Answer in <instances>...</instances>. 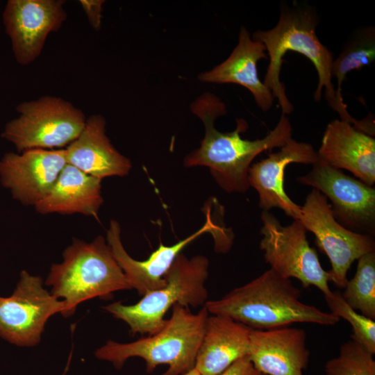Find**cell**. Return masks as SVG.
I'll return each instance as SVG.
<instances>
[{
    "instance_id": "6da1fadb",
    "label": "cell",
    "mask_w": 375,
    "mask_h": 375,
    "mask_svg": "<svg viewBox=\"0 0 375 375\" xmlns=\"http://www.w3.org/2000/svg\"><path fill=\"white\" fill-rule=\"evenodd\" d=\"M319 22L317 9L307 3L282 4L276 25L271 29L258 30L253 33L252 39L264 44L269 59L263 83L278 100L282 114L286 115L292 112L294 106L286 94L280 75L285 53L288 51L301 53L312 62L317 72L318 84L314 92V99L319 101L324 90L328 105L338 113L340 119L373 135L375 133L374 120L369 117L362 120L355 119L348 112L344 100L337 95L331 76L334 57L316 34Z\"/></svg>"
},
{
    "instance_id": "7a4b0ae2",
    "label": "cell",
    "mask_w": 375,
    "mask_h": 375,
    "mask_svg": "<svg viewBox=\"0 0 375 375\" xmlns=\"http://www.w3.org/2000/svg\"><path fill=\"white\" fill-rule=\"evenodd\" d=\"M192 112L205 126V135L199 149L187 156L186 167L206 166L219 185L227 192L244 193L249 188L248 173L253 159L263 151L281 148L292 138L289 119L281 115L274 129L262 139H242L248 124L238 119L236 128L223 133L215 128V119L226 113L225 104L215 94L206 92L191 105Z\"/></svg>"
},
{
    "instance_id": "3957f363",
    "label": "cell",
    "mask_w": 375,
    "mask_h": 375,
    "mask_svg": "<svg viewBox=\"0 0 375 375\" xmlns=\"http://www.w3.org/2000/svg\"><path fill=\"white\" fill-rule=\"evenodd\" d=\"M301 291L290 279L272 269L220 299L208 300L210 315L231 317L253 330H268L294 323L332 326L340 319L300 301Z\"/></svg>"
},
{
    "instance_id": "277c9868",
    "label": "cell",
    "mask_w": 375,
    "mask_h": 375,
    "mask_svg": "<svg viewBox=\"0 0 375 375\" xmlns=\"http://www.w3.org/2000/svg\"><path fill=\"white\" fill-rule=\"evenodd\" d=\"M44 283L65 302L64 317L72 316L83 301L109 299L115 292L133 289L101 235L90 242L73 238L62 261L51 265Z\"/></svg>"
},
{
    "instance_id": "5b68a950",
    "label": "cell",
    "mask_w": 375,
    "mask_h": 375,
    "mask_svg": "<svg viewBox=\"0 0 375 375\" xmlns=\"http://www.w3.org/2000/svg\"><path fill=\"white\" fill-rule=\"evenodd\" d=\"M208 315L204 306L193 314L189 308L175 304L171 317L156 333L128 343L108 340L94 355L117 369L128 358L140 357L145 360L148 373L165 364L168 369L161 375H183L194 367Z\"/></svg>"
},
{
    "instance_id": "8992f818",
    "label": "cell",
    "mask_w": 375,
    "mask_h": 375,
    "mask_svg": "<svg viewBox=\"0 0 375 375\" xmlns=\"http://www.w3.org/2000/svg\"><path fill=\"white\" fill-rule=\"evenodd\" d=\"M209 261L205 256L188 258L179 253L165 276V285L143 295L136 303L124 305L121 301L103 308L124 322L132 334L152 335L162 327L164 316L171 307L181 304L197 308L208 301L206 281Z\"/></svg>"
},
{
    "instance_id": "52a82bcc",
    "label": "cell",
    "mask_w": 375,
    "mask_h": 375,
    "mask_svg": "<svg viewBox=\"0 0 375 375\" xmlns=\"http://www.w3.org/2000/svg\"><path fill=\"white\" fill-rule=\"evenodd\" d=\"M19 115L5 126L1 137L19 153L31 149H65L81 133L87 118L70 102L55 96L24 101Z\"/></svg>"
},
{
    "instance_id": "ba28073f",
    "label": "cell",
    "mask_w": 375,
    "mask_h": 375,
    "mask_svg": "<svg viewBox=\"0 0 375 375\" xmlns=\"http://www.w3.org/2000/svg\"><path fill=\"white\" fill-rule=\"evenodd\" d=\"M260 249L265 262L281 276L297 278L304 288L315 286L324 295L331 292L328 272L323 269L316 250L307 240L306 229L299 219L283 226L269 211L261 213Z\"/></svg>"
},
{
    "instance_id": "9c48e42d",
    "label": "cell",
    "mask_w": 375,
    "mask_h": 375,
    "mask_svg": "<svg viewBox=\"0 0 375 375\" xmlns=\"http://www.w3.org/2000/svg\"><path fill=\"white\" fill-rule=\"evenodd\" d=\"M315 237V244L328 258L330 281L344 289L352 263L362 256L375 251L374 236L352 231L334 217L328 199L312 189L301 206L299 219Z\"/></svg>"
},
{
    "instance_id": "30bf717a",
    "label": "cell",
    "mask_w": 375,
    "mask_h": 375,
    "mask_svg": "<svg viewBox=\"0 0 375 375\" xmlns=\"http://www.w3.org/2000/svg\"><path fill=\"white\" fill-rule=\"evenodd\" d=\"M44 285L40 276L20 272L12 294L0 299V338L18 347L39 344L49 319L65 308Z\"/></svg>"
},
{
    "instance_id": "8fae6325",
    "label": "cell",
    "mask_w": 375,
    "mask_h": 375,
    "mask_svg": "<svg viewBox=\"0 0 375 375\" xmlns=\"http://www.w3.org/2000/svg\"><path fill=\"white\" fill-rule=\"evenodd\" d=\"M329 199L335 219L357 233L375 235V188L318 160L297 178Z\"/></svg>"
},
{
    "instance_id": "7c38bea8",
    "label": "cell",
    "mask_w": 375,
    "mask_h": 375,
    "mask_svg": "<svg viewBox=\"0 0 375 375\" xmlns=\"http://www.w3.org/2000/svg\"><path fill=\"white\" fill-rule=\"evenodd\" d=\"M64 0H8L3 12L5 31L17 62L28 65L41 54L48 35L67 17Z\"/></svg>"
},
{
    "instance_id": "4fadbf2b",
    "label": "cell",
    "mask_w": 375,
    "mask_h": 375,
    "mask_svg": "<svg viewBox=\"0 0 375 375\" xmlns=\"http://www.w3.org/2000/svg\"><path fill=\"white\" fill-rule=\"evenodd\" d=\"M67 164L65 149L8 152L0 160V181L13 199L34 206L50 192Z\"/></svg>"
},
{
    "instance_id": "5bb4252c",
    "label": "cell",
    "mask_w": 375,
    "mask_h": 375,
    "mask_svg": "<svg viewBox=\"0 0 375 375\" xmlns=\"http://www.w3.org/2000/svg\"><path fill=\"white\" fill-rule=\"evenodd\" d=\"M317 160V152L312 144L292 138L279 151L251 165L249 185L258 192L259 207L262 211L278 208L293 219H299L301 206L294 203L285 190V168L291 163L312 165Z\"/></svg>"
},
{
    "instance_id": "9a60e30c",
    "label": "cell",
    "mask_w": 375,
    "mask_h": 375,
    "mask_svg": "<svg viewBox=\"0 0 375 375\" xmlns=\"http://www.w3.org/2000/svg\"><path fill=\"white\" fill-rule=\"evenodd\" d=\"M248 356L262 375H303L310 358L306 333L290 326L252 329Z\"/></svg>"
},
{
    "instance_id": "2e32d148",
    "label": "cell",
    "mask_w": 375,
    "mask_h": 375,
    "mask_svg": "<svg viewBox=\"0 0 375 375\" xmlns=\"http://www.w3.org/2000/svg\"><path fill=\"white\" fill-rule=\"evenodd\" d=\"M318 159L345 169L365 184L375 183V139L342 119L329 122L317 151Z\"/></svg>"
},
{
    "instance_id": "e0dca14e",
    "label": "cell",
    "mask_w": 375,
    "mask_h": 375,
    "mask_svg": "<svg viewBox=\"0 0 375 375\" xmlns=\"http://www.w3.org/2000/svg\"><path fill=\"white\" fill-rule=\"evenodd\" d=\"M213 228V223L208 219L199 230L184 240L172 246L160 244L144 260H135L127 253L122 242L120 226L115 220L110 221L106 240L132 288L139 294L144 295L162 288L166 283L165 275L181 251L199 236Z\"/></svg>"
},
{
    "instance_id": "ac0fdd59",
    "label": "cell",
    "mask_w": 375,
    "mask_h": 375,
    "mask_svg": "<svg viewBox=\"0 0 375 375\" xmlns=\"http://www.w3.org/2000/svg\"><path fill=\"white\" fill-rule=\"evenodd\" d=\"M67 163L83 172L103 179L125 176L132 167L106 134V119L100 114L87 118L79 135L65 148Z\"/></svg>"
},
{
    "instance_id": "d6986e66",
    "label": "cell",
    "mask_w": 375,
    "mask_h": 375,
    "mask_svg": "<svg viewBox=\"0 0 375 375\" xmlns=\"http://www.w3.org/2000/svg\"><path fill=\"white\" fill-rule=\"evenodd\" d=\"M252 329L229 317H207L194 368L201 375H219L238 359L248 356Z\"/></svg>"
},
{
    "instance_id": "ffe728a7",
    "label": "cell",
    "mask_w": 375,
    "mask_h": 375,
    "mask_svg": "<svg viewBox=\"0 0 375 375\" xmlns=\"http://www.w3.org/2000/svg\"><path fill=\"white\" fill-rule=\"evenodd\" d=\"M265 47L255 41L247 29L242 26L238 42L231 55L212 69L200 74V81L215 83H235L246 88L256 104L264 112L271 109L274 97L258 77L257 63L266 59Z\"/></svg>"
},
{
    "instance_id": "44dd1931",
    "label": "cell",
    "mask_w": 375,
    "mask_h": 375,
    "mask_svg": "<svg viewBox=\"0 0 375 375\" xmlns=\"http://www.w3.org/2000/svg\"><path fill=\"white\" fill-rule=\"evenodd\" d=\"M103 203L101 179L67 164L50 192L34 208L42 215L77 213L98 219Z\"/></svg>"
},
{
    "instance_id": "7402d4cb",
    "label": "cell",
    "mask_w": 375,
    "mask_h": 375,
    "mask_svg": "<svg viewBox=\"0 0 375 375\" xmlns=\"http://www.w3.org/2000/svg\"><path fill=\"white\" fill-rule=\"evenodd\" d=\"M375 60V28L361 26L355 30L344 43L341 53L334 58L331 76L336 78V93L342 99V85L347 74L370 65Z\"/></svg>"
},
{
    "instance_id": "603a6c76",
    "label": "cell",
    "mask_w": 375,
    "mask_h": 375,
    "mask_svg": "<svg viewBox=\"0 0 375 375\" xmlns=\"http://www.w3.org/2000/svg\"><path fill=\"white\" fill-rule=\"evenodd\" d=\"M354 276L347 280L341 295L347 303L364 316L375 319V251L358 260Z\"/></svg>"
},
{
    "instance_id": "cb8c5ba5",
    "label": "cell",
    "mask_w": 375,
    "mask_h": 375,
    "mask_svg": "<svg viewBox=\"0 0 375 375\" xmlns=\"http://www.w3.org/2000/svg\"><path fill=\"white\" fill-rule=\"evenodd\" d=\"M326 375H375L374 354L356 340L343 343L337 357L326 361Z\"/></svg>"
},
{
    "instance_id": "d4e9b609",
    "label": "cell",
    "mask_w": 375,
    "mask_h": 375,
    "mask_svg": "<svg viewBox=\"0 0 375 375\" xmlns=\"http://www.w3.org/2000/svg\"><path fill=\"white\" fill-rule=\"evenodd\" d=\"M324 296L330 312L340 319L347 320L351 324L353 330L351 339L374 355L375 321L350 307L338 291H331Z\"/></svg>"
},
{
    "instance_id": "484cf974",
    "label": "cell",
    "mask_w": 375,
    "mask_h": 375,
    "mask_svg": "<svg viewBox=\"0 0 375 375\" xmlns=\"http://www.w3.org/2000/svg\"><path fill=\"white\" fill-rule=\"evenodd\" d=\"M103 0H80L79 3L92 28L98 31L101 26L102 6Z\"/></svg>"
},
{
    "instance_id": "4316f807",
    "label": "cell",
    "mask_w": 375,
    "mask_h": 375,
    "mask_svg": "<svg viewBox=\"0 0 375 375\" xmlns=\"http://www.w3.org/2000/svg\"><path fill=\"white\" fill-rule=\"evenodd\" d=\"M219 375H262L253 366L249 356H245L235 362Z\"/></svg>"
},
{
    "instance_id": "83f0119b",
    "label": "cell",
    "mask_w": 375,
    "mask_h": 375,
    "mask_svg": "<svg viewBox=\"0 0 375 375\" xmlns=\"http://www.w3.org/2000/svg\"><path fill=\"white\" fill-rule=\"evenodd\" d=\"M183 375H201L199 372L194 367L189 372H186L185 374Z\"/></svg>"
},
{
    "instance_id": "f1b7e54d",
    "label": "cell",
    "mask_w": 375,
    "mask_h": 375,
    "mask_svg": "<svg viewBox=\"0 0 375 375\" xmlns=\"http://www.w3.org/2000/svg\"><path fill=\"white\" fill-rule=\"evenodd\" d=\"M0 299H1V297H0Z\"/></svg>"
}]
</instances>
